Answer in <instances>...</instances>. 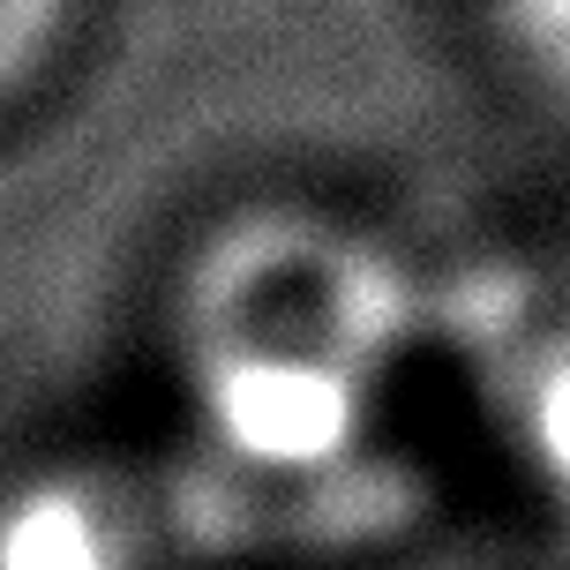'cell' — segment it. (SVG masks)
Returning a JSON list of instances; mask_svg holds the SVG:
<instances>
[{
  "mask_svg": "<svg viewBox=\"0 0 570 570\" xmlns=\"http://www.w3.org/2000/svg\"><path fill=\"white\" fill-rule=\"evenodd\" d=\"M83 30V0H0V120L53 83Z\"/></svg>",
  "mask_w": 570,
  "mask_h": 570,
  "instance_id": "cell-2",
  "label": "cell"
},
{
  "mask_svg": "<svg viewBox=\"0 0 570 570\" xmlns=\"http://www.w3.org/2000/svg\"><path fill=\"white\" fill-rule=\"evenodd\" d=\"M413 338L399 256L338 210L263 203L173 285V361L203 435L248 473H323L375 428Z\"/></svg>",
  "mask_w": 570,
  "mask_h": 570,
  "instance_id": "cell-1",
  "label": "cell"
}]
</instances>
